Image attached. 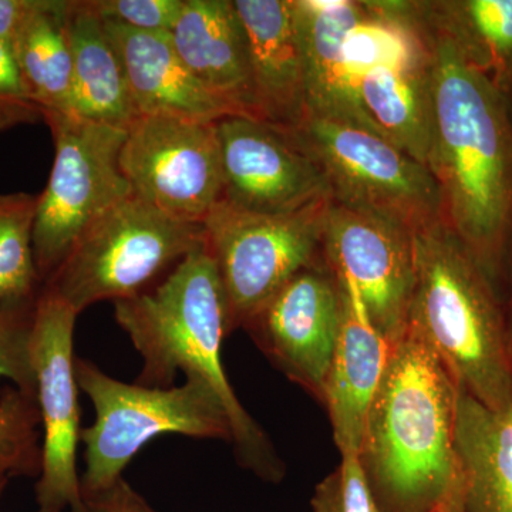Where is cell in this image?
<instances>
[{
  "instance_id": "cell-1",
  "label": "cell",
  "mask_w": 512,
  "mask_h": 512,
  "mask_svg": "<svg viewBox=\"0 0 512 512\" xmlns=\"http://www.w3.org/2000/svg\"><path fill=\"white\" fill-rule=\"evenodd\" d=\"M416 18L433 66L426 167L439 188L441 220L500 292L512 261V110L447 39Z\"/></svg>"
},
{
  "instance_id": "cell-2",
  "label": "cell",
  "mask_w": 512,
  "mask_h": 512,
  "mask_svg": "<svg viewBox=\"0 0 512 512\" xmlns=\"http://www.w3.org/2000/svg\"><path fill=\"white\" fill-rule=\"evenodd\" d=\"M457 383L407 326L370 403L360 467L382 512H427L457 477Z\"/></svg>"
},
{
  "instance_id": "cell-3",
  "label": "cell",
  "mask_w": 512,
  "mask_h": 512,
  "mask_svg": "<svg viewBox=\"0 0 512 512\" xmlns=\"http://www.w3.org/2000/svg\"><path fill=\"white\" fill-rule=\"evenodd\" d=\"M114 316L143 357L138 384L170 387L178 370L201 377L227 409L239 464L271 483L285 477L271 440L239 402L222 366V340L231 333L228 303L207 239L156 289L114 302Z\"/></svg>"
},
{
  "instance_id": "cell-4",
  "label": "cell",
  "mask_w": 512,
  "mask_h": 512,
  "mask_svg": "<svg viewBox=\"0 0 512 512\" xmlns=\"http://www.w3.org/2000/svg\"><path fill=\"white\" fill-rule=\"evenodd\" d=\"M414 252L407 326L461 392L494 412L512 410V346L500 292L443 221L414 232Z\"/></svg>"
},
{
  "instance_id": "cell-5",
  "label": "cell",
  "mask_w": 512,
  "mask_h": 512,
  "mask_svg": "<svg viewBox=\"0 0 512 512\" xmlns=\"http://www.w3.org/2000/svg\"><path fill=\"white\" fill-rule=\"evenodd\" d=\"M74 375L96 410L93 426L80 433L86 446L82 494L111 487L138 451L161 434L232 443L227 409L201 377L187 376L180 387L128 384L84 359L74 360Z\"/></svg>"
},
{
  "instance_id": "cell-6",
  "label": "cell",
  "mask_w": 512,
  "mask_h": 512,
  "mask_svg": "<svg viewBox=\"0 0 512 512\" xmlns=\"http://www.w3.org/2000/svg\"><path fill=\"white\" fill-rule=\"evenodd\" d=\"M346 39L357 99L383 137L426 165L433 66L429 40L409 0H360Z\"/></svg>"
},
{
  "instance_id": "cell-7",
  "label": "cell",
  "mask_w": 512,
  "mask_h": 512,
  "mask_svg": "<svg viewBox=\"0 0 512 512\" xmlns=\"http://www.w3.org/2000/svg\"><path fill=\"white\" fill-rule=\"evenodd\" d=\"M204 242V225L175 220L133 194L84 232L45 286L80 315L140 295Z\"/></svg>"
},
{
  "instance_id": "cell-8",
  "label": "cell",
  "mask_w": 512,
  "mask_h": 512,
  "mask_svg": "<svg viewBox=\"0 0 512 512\" xmlns=\"http://www.w3.org/2000/svg\"><path fill=\"white\" fill-rule=\"evenodd\" d=\"M285 134L318 165L336 204L412 232L443 221L439 188L429 168L382 134L315 117Z\"/></svg>"
},
{
  "instance_id": "cell-9",
  "label": "cell",
  "mask_w": 512,
  "mask_h": 512,
  "mask_svg": "<svg viewBox=\"0 0 512 512\" xmlns=\"http://www.w3.org/2000/svg\"><path fill=\"white\" fill-rule=\"evenodd\" d=\"M43 121L55 141L33 224V255L45 286L84 232L133 190L120 168L127 130L63 113H45Z\"/></svg>"
},
{
  "instance_id": "cell-10",
  "label": "cell",
  "mask_w": 512,
  "mask_h": 512,
  "mask_svg": "<svg viewBox=\"0 0 512 512\" xmlns=\"http://www.w3.org/2000/svg\"><path fill=\"white\" fill-rule=\"evenodd\" d=\"M332 197L279 215L235 210L220 202L204 221L205 239L227 298L229 330L249 320L289 281L322 256Z\"/></svg>"
},
{
  "instance_id": "cell-11",
  "label": "cell",
  "mask_w": 512,
  "mask_h": 512,
  "mask_svg": "<svg viewBox=\"0 0 512 512\" xmlns=\"http://www.w3.org/2000/svg\"><path fill=\"white\" fill-rule=\"evenodd\" d=\"M120 168L141 200L175 220L204 224L224 194L217 121L137 117Z\"/></svg>"
},
{
  "instance_id": "cell-12",
  "label": "cell",
  "mask_w": 512,
  "mask_h": 512,
  "mask_svg": "<svg viewBox=\"0 0 512 512\" xmlns=\"http://www.w3.org/2000/svg\"><path fill=\"white\" fill-rule=\"evenodd\" d=\"M79 313L43 286L32 326L36 397L45 429L36 500L42 512H82L77 474L80 433L79 384L74 375L73 336Z\"/></svg>"
},
{
  "instance_id": "cell-13",
  "label": "cell",
  "mask_w": 512,
  "mask_h": 512,
  "mask_svg": "<svg viewBox=\"0 0 512 512\" xmlns=\"http://www.w3.org/2000/svg\"><path fill=\"white\" fill-rule=\"evenodd\" d=\"M322 259L338 284L355 293L373 328L396 345L407 329L416 282L414 232L333 201Z\"/></svg>"
},
{
  "instance_id": "cell-14",
  "label": "cell",
  "mask_w": 512,
  "mask_h": 512,
  "mask_svg": "<svg viewBox=\"0 0 512 512\" xmlns=\"http://www.w3.org/2000/svg\"><path fill=\"white\" fill-rule=\"evenodd\" d=\"M340 319L342 293L320 256L275 293L245 329L272 365L323 403Z\"/></svg>"
},
{
  "instance_id": "cell-15",
  "label": "cell",
  "mask_w": 512,
  "mask_h": 512,
  "mask_svg": "<svg viewBox=\"0 0 512 512\" xmlns=\"http://www.w3.org/2000/svg\"><path fill=\"white\" fill-rule=\"evenodd\" d=\"M224 194L235 210L279 215L330 197L325 175L311 157L264 121L227 116L217 121Z\"/></svg>"
},
{
  "instance_id": "cell-16",
  "label": "cell",
  "mask_w": 512,
  "mask_h": 512,
  "mask_svg": "<svg viewBox=\"0 0 512 512\" xmlns=\"http://www.w3.org/2000/svg\"><path fill=\"white\" fill-rule=\"evenodd\" d=\"M192 76L237 116L259 119L247 35L234 0H185L170 33Z\"/></svg>"
},
{
  "instance_id": "cell-17",
  "label": "cell",
  "mask_w": 512,
  "mask_h": 512,
  "mask_svg": "<svg viewBox=\"0 0 512 512\" xmlns=\"http://www.w3.org/2000/svg\"><path fill=\"white\" fill-rule=\"evenodd\" d=\"M234 6L247 35L259 119L291 133L306 119L293 0H234Z\"/></svg>"
},
{
  "instance_id": "cell-18",
  "label": "cell",
  "mask_w": 512,
  "mask_h": 512,
  "mask_svg": "<svg viewBox=\"0 0 512 512\" xmlns=\"http://www.w3.org/2000/svg\"><path fill=\"white\" fill-rule=\"evenodd\" d=\"M293 8L301 43L306 117L356 124L379 133L360 106L346 57V39L360 18L362 2L293 0Z\"/></svg>"
},
{
  "instance_id": "cell-19",
  "label": "cell",
  "mask_w": 512,
  "mask_h": 512,
  "mask_svg": "<svg viewBox=\"0 0 512 512\" xmlns=\"http://www.w3.org/2000/svg\"><path fill=\"white\" fill-rule=\"evenodd\" d=\"M126 69L138 116L215 123L237 116L212 96L175 52L170 33L141 32L103 20Z\"/></svg>"
},
{
  "instance_id": "cell-20",
  "label": "cell",
  "mask_w": 512,
  "mask_h": 512,
  "mask_svg": "<svg viewBox=\"0 0 512 512\" xmlns=\"http://www.w3.org/2000/svg\"><path fill=\"white\" fill-rule=\"evenodd\" d=\"M339 288L342 319L322 404L328 410L333 440L343 456L359 453L367 412L392 346L373 328L355 293Z\"/></svg>"
},
{
  "instance_id": "cell-21",
  "label": "cell",
  "mask_w": 512,
  "mask_h": 512,
  "mask_svg": "<svg viewBox=\"0 0 512 512\" xmlns=\"http://www.w3.org/2000/svg\"><path fill=\"white\" fill-rule=\"evenodd\" d=\"M453 512H512V410L458 394Z\"/></svg>"
},
{
  "instance_id": "cell-22",
  "label": "cell",
  "mask_w": 512,
  "mask_h": 512,
  "mask_svg": "<svg viewBox=\"0 0 512 512\" xmlns=\"http://www.w3.org/2000/svg\"><path fill=\"white\" fill-rule=\"evenodd\" d=\"M66 32L73 67L70 116L127 130L140 116L123 60L103 20L83 0L69 2Z\"/></svg>"
},
{
  "instance_id": "cell-23",
  "label": "cell",
  "mask_w": 512,
  "mask_h": 512,
  "mask_svg": "<svg viewBox=\"0 0 512 512\" xmlns=\"http://www.w3.org/2000/svg\"><path fill=\"white\" fill-rule=\"evenodd\" d=\"M416 15L512 110V0H410Z\"/></svg>"
},
{
  "instance_id": "cell-24",
  "label": "cell",
  "mask_w": 512,
  "mask_h": 512,
  "mask_svg": "<svg viewBox=\"0 0 512 512\" xmlns=\"http://www.w3.org/2000/svg\"><path fill=\"white\" fill-rule=\"evenodd\" d=\"M67 8L66 0H36L10 43L43 114L70 113L73 67L66 32Z\"/></svg>"
},
{
  "instance_id": "cell-25",
  "label": "cell",
  "mask_w": 512,
  "mask_h": 512,
  "mask_svg": "<svg viewBox=\"0 0 512 512\" xmlns=\"http://www.w3.org/2000/svg\"><path fill=\"white\" fill-rule=\"evenodd\" d=\"M37 195L0 194V308L33 312L42 289L33 255Z\"/></svg>"
},
{
  "instance_id": "cell-26",
  "label": "cell",
  "mask_w": 512,
  "mask_h": 512,
  "mask_svg": "<svg viewBox=\"0 0 512 512\" xmlns=\"http://www.w3.org/2000/svg\"><path fill=\"white\" fill-rule=\"evenodd\" d=\"M36 397L15 386L0 392V494L10 477L37 476L42 471Z\"/></svg>"
},
{
  "instance_id": "cell-27",
  "label": "cell",
  "mask_w": 512,
  "mask_h": 512,
  "mask_svg": "<svg viewBox=\"0 0 512 512\" xmlns=\"http://www.w3.org/2000/svg\"><path fill=\"white\" fill-rule=\"evenodd\" d=\"M340 457L339 466L316 485L312 512H382L357 454Z\"/></svg>"
},
{
  "instance_id": "cell-28",
  "label": "cell",
  "mask_w": 512,
  "mask_h": 512,
  "mask_svg": "<svg viewBox=\"0 0 512 512\" xmlns=\"http://www.w3.org/2000/svg\"><path fill=\"white\" fill-rule=\"evenodd\" d=\"M33 313L35 311L0 308V379L12 380L23 393L36 397L32 360Z\"/></svg>"
},
{
  "instance_id": "cell-29",
  "label": "cell",
  "mask_w": 512,
  "mask_h": 512,
  "mask_svg": "<svg viewBox=\"0 0 512 512\" xmlns=\"http://www.w3.org/2000/svg\"><path fill=\"white\" fill-rule=\"evenodd\" d=\"M101 20H111L141 32L171 33L185 0H83Z\"/></svg>"
},
{
  "instance_id": "cell-30",
  "label": "cell",
  "mask_w": 512,
  "mask_h": 512,
  "mask_svg": "<svg viewBox=\"0 0 512 512\" xmlns=\"http://www.w3.org/2000/svg\"><path fill=\"white\" fill-rule=\"evenodd\" d=\"M37 120H43V111L20 72L12 46L0 42V131Z\"/></svg>"
},
{
  "instance_id": "cell-31",
  "label": "cell",
  "mask_w": 512,
  "mask_h": 512,
  "mask_svg": "<svg viewBox=\"0 0 512 512\" xmlns=\"http://www.w3.org/2000/svg\"><path fill=\"white\" fill-rule=\"evenodd\" d=\"M82 497V512H157L123 477L106 490Z\"/></svg>"
},
{
  "instance_id": "cell-32",
  "label": "cell",
  "mask_w": 512,
  "mask_h": 512,
  "mask_svg": "<svg viewBox=\"0 0 512 512\" xmlns=\"http://www.w3.org/2000/svg\"><path fill=\"white\" fill-rule=\"evenodd\" d=\"M36 0H0V42L12 43Z\"/></svg>"
},
{
  "instance_id": "cell-33",
  "label": "cell",
  "mask_w": 512,
  "mask_h": 512,
  "mask_svg": "<svg viewBox=\"0 0 512 512\" xmlns=\"http://www.w3.org/2000/svg\"><path fill=\"white\" fill-rule=\"evenodd\" d=\"M427 512H453V508H451L450 498H446V500L441 501L440 504H437L436 507L431 508L430 511Z\"/></svg>"
},
{
  "instance_id": "cell-34",
  "label": "cell",
  "mask_w": 512,
  "mask_h": 512,
  "mask_svg": "<svg viewBox=\"0 0 512 512\" xmlns=\"http://www.w3.org/2000/svg\"><path fill=\"white\" fill-rule=\"evenodd\" d=\"M507 320H508V330H510V339H511V346H512V269H511V293H510V303H508Z\"/></svg>"
},
{
  "instance_id": "cell-35",
  "label": "cell",
  "mask_w": 512,
  "mask_h": 512,
  "mask_svg": "<svg viewBox=\"0 0 512 512\" xmlns=\"http://www.w3.org/2000/svg\"><path fill=\"white\" fill-rule=\"evenodd\" d=\"M39 512H42V511H39Z\"/></svg>"
}]
</instances>
